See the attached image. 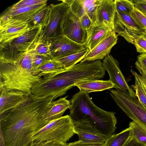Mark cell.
Masks as SVG:
<instances>
[{"label": "cell", "mask_w": 146, "mask_h": 146, "mask_svg": "<svg viewBox=\"0 0 146 146\" xmlns=\"http://www.w3.org/2000/svg\"><path fill=\"white\" fill-rule=\"evenodd\" d=\"M53 98L30 93L0 115V130L7 146H28L34 134L49 123L46 119Z\"/></svg>", "instance_id": "1"}, {"label": "cell", "mask_w": 146, "mask_h": 146, "mask_svg": "<svg viewBox=\"0 0 146 146\" xmlns=\"http://www.w3.org/2000/svg\"><path fill=\"white\" fill-rule=\"evenodd\" d=\"M105 72L100 60L80 62L65 71L42 78L37 84V88L41 96H52L54 100L78 83L103 78Z\"/></svg>", "instance_id": "2"}, {"label": "cell", "mask_w": 146, "mask_h": 146, "mask_svg": "<svg viewBox=\"0 0 146 146\" xmlns=\"http://www.w3.org/2000/svg\"><path fill=\"white\" fill-rule=\"evenodd\" d=\"M34 45L15 59L0 58V89L31 93L34 85L42 78L33 73Z\"/></svg>", "instance_id": "3"}, {"label": "cell", "mask_w": 146, "mask_h": 146, "mask_svg": "<svg viewBox=\"0 0 146 146\" xmlns=\"http://www.w3.org/2000/svg\"><path fill=\"white\" fill-rule=\"evenodd\" d=\"M89 94L80 91L72 96L69 115L73 122L89 121L107 139L114 134L116 129L115 113L98 107L92 101Z\"/></svg>", "instance_id": "4"}, {"label": "cell", "mask_w": 146, "mask_h": 146, "mask_svg": "<svg viewBox=\"0 0 146 146\" xmlns=\"http://www.w3.org/2000/svg\"><path fill=\"white\" fill-rule=\"evenodd\" d=\"M75 134L74 123L70 115H66L50 122L34 134L32 141L66 143Z\"/></svg>", "instance_id": "5"}, {"label": "cell", "mask_w": 146, "mask_h": 146, "mask_svg": "<svg viewBox=\"0 0 146 146\" xmlns=\"http://www.w3.org/2000/svg\"><path fill=\"white\" fill-rule=\"evenodd\" d=\"M42 29L41 25L36 26L19 37L0 43V58L10 59L18 58L38 41Z\"/></svg>", "instance_id": "6"}, {"label": "cell", "mask_w": 146, "mask_h": 146, "mask_svg": "<svg viewBox=\"0 0 146 146\" xmlns=\"http://www.w3.org/2000/svg\"><path fill=\"white\" fill-rule=\"evenodd\" d=\"M110 95L119 108L131 119L146 130V110L137 97L126 92L116 89Z\"/></svg>", "instance_id": "7"}, {"label": "cell", "mask_w": 146, "mask_h": 146, "mask_svg": "<svg viewBox=\"0 0 146 146\" xmlns=\"http://www.w3.org/2000/svg\"><path fill=\"white\" fill-rule=\"evenodd\" d=\"M50 11L48 22L42 28L37 41L47 42L51 37L63 35L62 25L63 20L69 7L64 3L50 5Z\"/></svg>", "instance_id": "8"}, {"label": "cell", "mask_w": 146, "mask_h": 146, "mask_svg": "<svg viewBox=\"0 0 146 146\" xmlns=\"http://www.w3.org/2000/svg\"><path fill=\"white\" fill-rule=\"evenodd\" d=\"M144 29L130 14L118 12L115 10L113 30L127 42L133 44L137 36H142Z\"/></svg>", "instance_id": "9"}, {"label": "cell", "mask_w": 146, "mask_h": 146, "mask_svg": "<svg viewBox=\"0 0 146 146\" xmlns=\"http://www.w3.org/2000/svg\"><path fill=\"white\" fill-rule=\"evenodd\" d=\"M51 58L57 59L78 52L86 49L84 46L75 42L64 35L49 38L48 40Z\"/></svg>", "instance_id": "10"}, {"label": "cell", "mask_w": 146, "mask_h": 146, "mask_svg": "<svg viewBox=\"0 0 146 146\" xmlns=\"http://www.w3.org/2000/svg\"><path fill=\"white\" fill-rule=\"evenodd\" d=\"M63 35L74 42L84 46L86 43L87 32L82 29L80 18L71 10L70 6L63 20Z\"/></svg>", "instance_id": "11"}, {"label": "cell", "mask_w": 146, "mask_h": 146, "mask_svg": "<svg viewBox=\"0 0 146 146\" xmlns=\"http://www.w3.org/2000/svg\"><path fill=\"white\" fill-rule=\"evenodd\" d=\"M102 64L109 74V80L114 84V88L126 92L133 98L136 97L135 92L127 82L117 60L109 54L103 59Z\"/></svg>", "instance_id": "12"}, {"label": "cell", "mask_w": 146, "mask_h": 146, "mask_svg": "<svg viewBox=\"0 0 146 146\" xmlns=\"http://www.w3.org/2000/svg\"><path fill=\"white\" fill-rule=\"evenodd\" d=\"M30 29L26 22L2 15L0 18V43L19 37Z\"/></svg>", "instance_id": "13"}, {"label": "cell", "mask_w": 146, "mask_h": 146, "mask_svg": "<svg viewBox=\"0 0 146 146\" xmlns=\"http://www.w3.org/2000/svg\"><path fill=\"white\" fill-rule=\"evenodd\" d=\"M78 140L86 143H105L106 138L100 133L95 125L86 120L74 122Z\"/></svg>", "instance_id": "14"}, {"label": "cell", "mask_w": 146, "mask_h": 146, "mask_svg": "<svg viewBox=\"0 0 146 146\" xmlns=\"http://www.w3.org/2000/svg\"><path fill=\"white\" fill-rule=\"evenodd\" d=\"M118 35L113 30L89 50L80 62L103 59L109 54L112 48L117 42Z\"/></svg>", "instance_id": "15"}, {"label": "cell", "mask_w": 146, "mask_h": 146, "mask_svg": "<svg viewBox=\"0 0 146 146\" xmlns=\"http://www.w3.org/2000/svg\"><path fill=\"white\" fill-rule=\"evenodd\" d=\"M115 0H101L96 10L94 25L114 29Z\"/></svg>", "instance_id": "16"}, {"label": "cell", "mask_w": 146, "mask_h": 146, "mask_svg": "<svg viewBox=\"0 0 146 146\" xmlns=\"http://www.w3.org/2000/svg\"><path fill=\"white\" fill-rule=\"evenodd\" d=\"M28 94L18 90L0 89V115L18 105Z\"/></svg>", "instance_id": "17"}, {"label": "cell", "mask_w": 146, "mask_h": 146, "mask_svg": "<svg viewBox=\"0 0 146 146\" xmlns=\"http://www.w3.org/2000/svg\"><path fill=\"white\" fill-rule=\"evenodd\" d=\"M46 5L47 4H42L16 10L8 9L3 15L27 22Z\"/></svg>", "instance_id": "18"}, {"label": "cell", "mask_w": 146, "mask_h": 146, "mask_svg": "<svg viewBox=\"0 0 146 146\" xmlns=\"http://www.w3.org/2000/svg\"><path fill=\"white\" fill-rule=\"evenodd\" d=\"M80 91L89 93L94 92L101 91L114 88V84L109 80H99L84 81L75 85Z\"/></svg>", "instance_id": "19"}, {"label": "cell", "mask_w": 146, "mask_h": 146, "mask_svg": "<svg viewBox=\"0 0 146 146\" xmlns=\"http://www.w3.org/2000/svg\"><path fill=\"white\" fill-rule=\"evenodd\" d=\"M112 30L107 27L94 25L90 30L87 31L88 36L85 47L91 50Z\"/></svg>", "instance_id": "20"}, {"label": "cell", "mask_w": 146, "mask_h": 146, "mask_svg": "<svg viewBox=\"0 0 146 146\" xmlns=\"http://www.w3.org/2000/svg\"><path fill=\"white\" fill-rule=\"evenodd\" d=\"M67 97H60L59 99L52 102L46 117V120L49 123L61 117L66 110L70 109L71 106L70 101L67 99Z\"/></svg>", "instance_id": "21"}, {"label": "cell", "mask_w": 146, "mask_h": 146, "mask_svg": "<svg viewBox=\"0 0 146 146\" xmlns=\"http://www.w3.org/2000/svg\"><path fill=\"white\" fill-rule=\"evenodd\" d=\"M66 70L57 59L51 58L46 60L40 67L38 76L41 78L48 77Z\"/></svg>", "instance_id": "22"}, {"label": "cell", "mask_w": 146, "mask_h": 146, "mask_svg": "<svg viewBox=\"0 0 146 146\" xmlns=\"http://www.w3.org/2000/svg\"><path fill=\"white\" fill-rule=\"evenodd\" d=\"M130 71L135 78V84L131 87L135 91L136 97L146 110V87L140 75L131 69Z\"/></svg>", "instance_id": "23"}, {"label": "cell", "mask_w": 146, "mask_h": 146, "mask_svg": "<svg viewBox=\"0 0 146 146\" xmlns=\"http://www.w3.org/2000/svg\"><path fill=\"white\" fill-rule=\"evenodd\" d=\"M89 50L86 48L80 52L57 59L67 70L71 68L79 62L82 61L85 57Z\"/></svg>", "instance_id": "24"}, {"label": "cell", "mask_w": 146, "mask_h": 146, "mask_svg": "<svg viewBox=\"0 0 146 146\" xmlns=\"http://www.w3.org/2000/svg\"><path fill=\"white\" fill-rule=\"evenodd\" d=\"M50 11V5H47L40 10L27 23L31 28L41 25L42 28L46 25L49 19Z\"/></svg>", "instance_id": "25"}, {"label": "cell", "mask_w": 146, "mask_h": 146, "mask_svg": "<svg viewBox=\"0 0 146 146\" xmlns=\"http://www.w3.org/2000/svg\"><path fill=\"white\" fill-rule=\"evenodd\" d=\"M129 127L119 133L111 135L107 139L104 146H122L129 136Z\"/></svg>", "instance_id": "26"}, {"label": "cell", "mask_w": 146, "mask_h": 146, "mask_svg": "<svg viewBox=\"0 0 146 146\" xmlns=\"http://www.w3.org/2000/svg\"><path fill=\"white\" fill-rule=\"evenodd\" d=\"M129 135L134 137L143 146H146V130L133 121L130 122Z\"/></svg>", "instance_id": "27"}, {"label": "cell", "mask_w": 146, "mask_h": 146, "mask_svg": "<svg viewBox=\"0 0 146 146\" xmlns=\"http://www.w3.org/2000/svg\"><path fill=\"white\" fill-rule=\"evenodd\" d=\"M95 0H74L70 6L72 12L80 18Z\"/></svg>", "instance_id": "28"}, {"label": "cell", "mask_w": 146, "mask_h": 146, "mask_svg": "<svg viewBox=\"0 0 146 146\" xmlns=\"http://www.w3.org/2000/svg\"><path fill=\"white\" fill-rule=\"evenodd\" d=\"M115 10L118 12L131 14L134 8L132 0H115Z\"/></svg>", "instance_id": "29"}, {"label": "cell", "mask_w": 146, "mask_h": 146, "mask_svg": "<svg viewBox=\"0 0 146 146\" xmlns=\"http://www.w3.org/2000/svg\"><path fill=\"white\" fill-rule=\"evenodd\" d=\"M51 58L50 56L42 55L36 53L35 50L34 46L32 64V70L34 74L38 76V70L40 67L46 60Z\"/></svg>", "instance_id": "30"}, {"label": "cell", "mask_w": 146, "mask_h": 146, "mask_svg": "<svg viewBox=\"0 0 146 146\" xmlns=\"http://www.w3.org/2000/svg\"><path fill=\"white\" fill-rule=\"evenodd\" d=\"M47 0H22L12 5L9 9L16 10L35 5L46 4Z\"/></svg>", "instance_id": "31"}, {"label": "cell", "mask_w": 146, "mask_h": 146, "mask_svg": "<svg viewBox=\"0 0 146 146\" xmlns=\"http://www.w3.org/2000/svg\"><path fill=\"white\" fill-rule=\"evenodd\" d=\"M137 24L143 29H146V16L135 7L130 14Z\"/></svg>", "instance_id": "32"}, {"label": "cell", "mask_w": 146, "mask_h": 146, "mask_svg": "<svg viewBox=\"0 0 146 146\" xmlns=\"http://www.w3.org/2000/svg\"><path fill=\"white\" fill-rule=\"evenodd\" d=\"M35 50L38 54L44 55H50L48 42H37L35 44Z\"/></svg>", "instance_id": "33"}, {"label": "cell", "mask_w": 146, "mask_h": 146, "mask_svg": "<svg viewBox=\"0 0 146 146\" xmlns=\"http://www.w3.org/2000/svg\"><path fill=\"white\" fill-rule=\"evenodd\" d=\"M133 44L137 52L146 53V40L142 36H137Z\"/></svg>", "instance_id": "34"}, {"label": "cell", "mask_w": 146, "mask_h": 146, "mask_svg": "<svg viewBox=\"0 0 146 146\" xmlns=\"http://www.w3.org/2000/svg\"><path fill=\"white\" fill-rule=\"evenodd\" d=\"M80 24L83 30L88 31L94 25L93 21L85 13L80 18Z\"/></svg>", "instance_id": "35"}, {"label": "cell", "mask_w": 146, "mask_h": 146, "mask_svg": "<svg viewBox=\"0 0 146 146\" xmlns=\"http://www.w3.org/2000/svg\"><path fill=\"white\" fill-rule=\"evenodd\" d=\"M28 146H68V143L54 141L32 142Z\"/></svg>", "instance_id": "36"}, {"label": "cell", "mask_w": 146, "mask_h": 146, "mask_svg": "<svg viewBox=\"0 0 146 146\" xmlns=\"http://www.w3.org/2000/svg\"><path fill=\"white\" fill-rule=\"evenodd\" d=\"M101 1V0H95V1L88 8L86 13L93 21L94 23L96 11Z\"/></svg>", "instance_id": "37"}, {"label": "cell", "mask_w": 146, "mask_h": 146, "mask_svg": "<svg viewBox=\"0 0 146 146\" xmlns=\"http://www.w3.org/2000/svg\"><path fill=\"white\" fill-rule=\"evenodd\" d=\"M134 7L146 16V0H132Z\"/></svg>", "instance_id": "38"}, {"label": "cell", "mask_w": 146, "mask_h": 146, "mask_svg": "<svg viewBox=\"0 0 146 146\" xmlns=\"http://www.w3.org/2000/svg\"><path fill=\"white\" fill-rule=\"evenodd\" d=\"M135 65L146 87V69L144 67L140 65L137 61L135 63Z\"/></svg>", "instance_id": "39"}, {"label": "cell", "mask_w": 146, "mask_h": 146, "mask_svg": "<svg viewBox=\"0 0 146 146\" xmlns=\"http://www.w3.org/2000/svg\"><path fill=\"white\" fill-rule=\"evenodd\" d=\"M68 146H104V143H84L79 140L68 143Z\"/></svg>", "instance_id": "40"}, {"label": "cell", "mask_w": 146, "mask_h": 146, "mask_svg": "<svg viewBox=\"0 0 146 146\" xmlns=\"http://www.w3.org/2000/svg\"><path fill=\"white\" fill-rule=\"evenodd\" d=\"M122 146H143L133 137L129 135Z\"/></svg>", "instance_id": "41"}, {"label": "cell", "mask_w": 146, "mask_h": 146, "mask_svg": "<svg viewBox=\"0 0 146 146\" xmlns=\"http://www.w3.org/2000/svg\"><path fill=\"white\" fill-rule=\"evenodd\" d=\"M137 61L146 69V53H141L139 55Z\"/></svg>", "instance_id": "42"}, {"label": "cell", "mask_w": 146, "mask_h": 146, "mask_svg": "<svg viewBox=\"0 0 146 146\" xmlns=\"http://www.w3.org/2000/svg\"><path fill=\"white\" fill-rule=\"evenodd\" d=\"M0 146H7L4 139L2 133L0 131Z\"/></svg>", "instance_id": "43"}, {"label": "cell", "mask_w": 146, "mask_h": 146, "mask_svg": "<svg viewBox=\"0 0 146 146\" xmlns=\"http://www.w3.org/2000/svg\"><path fill=\"white\" fill-rule=\"evenodd\" d=\"M74 0H59V1H61L62 2L64 3L67 5L68 6H70L74 2Z\"/></svg>", "instance_id": "44"}, {"label": "cell", "mask_w": 146, "mask_h": 146, "mask_svg": "<svg viewBox=\"0 0 146 146\" xmlns=\"http://www.w3.org/2000/svg\"><path fill=\"white\" fill-rule=\"evenodd\" d=\"M142 37L146 40V29H144L142 34Z\"/></svg>", "instance_id": "45"}]
</instances>
